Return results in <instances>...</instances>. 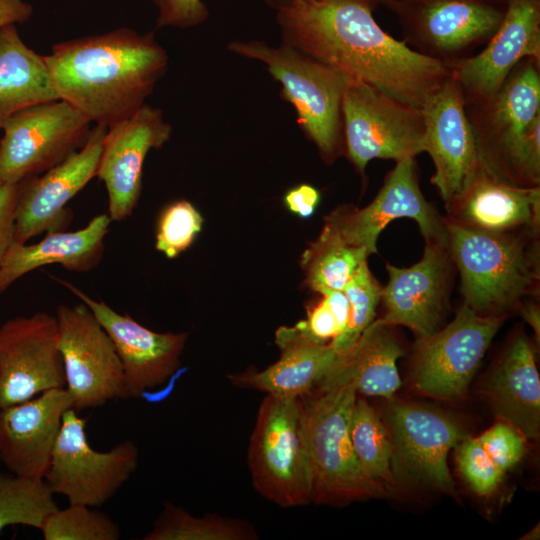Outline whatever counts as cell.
<instances>
[{"instance_id": "1", "label": "cell", "mask_w": 540, "mask_h": 540, "mask_svg": "<svg viewBox=\"0 0 540 540\" xmlns=\"http://www.w3.org/2000/svg\"><path fill=\"white\" fill-rule=\"evenodd\" d=\"M369 0H306L276 11L282 43L417 108L451 75L382 29Z\"/></svg>"}, {"instance_id": "2", "label": "cell", "mask_w": 540, "mask_h": 540, "mask_svg": "<svg viewBox=\"0 0 540 540\" xmlns=\"http://www.w3.org/2000/svg\"><path fill=\"white\" fill-rule=\"evenodd\" d=\"M44 59L57 98L107 126L145 104L169 65L152 32L128 27L56 43Z\"/></svg>"}, {"instance_id": "3", "label": "cell", "mask_w": 540, "mask_h": 540, "mask_svg": "<svg viewBox=\"0 0 540 540\" xmlns=\"http://www.w3.org/2000/svg\"><path fill=\"white\" fill-rule=\"evenodd\" d=\"M465 110L481 166L511 185L540 187V61L522 59L496 93Z\"/></svg>"}, {"instance_id": "4", "label": "cell", "mask_w": 540, "mask_h": 540, "mask_svg": "<svg viewBox=\"0 0 540 540\" xmlns=\"http://www.w3.org/2000/svg\"><path fill=\"white\" fill-rule=\"evenodd\" d=\"M464 304L482 316L506 317L540 289V231L492 233L444 216Z\"/></svg>"}, {"instance_id": "5", "label": "cell", "mask_w": 540, "mask_h": 540, "mask_svg": "<svg viewBox=\"0 0 540 540\" xmlns=\"http://www.w3.org/2000/svg\"><path fill=\"white\" fill-rule=\"evenodd\" d=\"M228 50L262 63L281 84L302 131L328 164L345 154L342 97L346 79L328 65L281 42L231 41Z\"/></svg>"}, {"instance_id": "6", "label": "cell", "mask_w": 540, "mask_h": 540, "mask_svg": "<svg viewBox=\"0 0 540 540\" xmlns=\"http://www.w3.org/2000/svg\"><path fill=\"white\" fill-rule=\"evenodd\" d=\"M356 397L352 384L300 397L315 503L341 504L386 492L363 471L352 446L349 422Z\"/></svg>"}, {"instance_id": "7", "label": "cell", "mask_w": 540, "mask_h": 540, "mask_svg": "<svg viewBox=\"0 0 540 540\" xmlns=\"http://www.w3.org/2000/svg\"><path fill=\"white\" fill-rule=\"evenodd\" d=\"M247 461L253 487L263 498L284 508L311 502L312 477L300 397H264Z\"/></svg>"}, {"instance_id": "8", "label": "cell", "mask_w": 540, "mask_h": 540, "mask_svg": "<svg viewBox=\"0 0 540 540\" xmlns=\"http://www.w3.org/2000/svg\"><path fill=\"white\" fill-rule=\"evenodd\" d=\"M416 52L446 66L482 49L499 29L508 0H381Z\"/></svg>"}, {"instance_id": "9", "label": "cell", "mask_w": 540, "mask_h": 540, "mask_svg": "<svg viewBox=\"0 0 540 540\" xmlns=\"http://www.w3.org/2000/svg\"><path fill=\"white\" fill-rule=\"evenodd\" d=\"M342 119L345 155L360 175L373 159L397 162L423 152L422 108L369 84L346 80Z\"/></svg>"}, {"instance_id": "10", "label": "cell", "mask_w": 540, "mask_h": 540, "mask_svg": "<svg viewBox=\"0 0 540 540\" xmlns=\"http://www.w3.org/2000/svg\"><path fill=\"white\" fill-rule=\"evenodd\" d=\"M139 448L125 440L108 451L88 441L86 419L71 408L64 414L43 480L69 504L101 507L112 499L137 469Z\"/></svg>"}, {"instance_id": "11", "label": "cell", "mask_w": 540, "mask_h": 540, "mask_svg": "<svg viewBox=\"0 0 540 540\" xmlns=\"http://www.w3.org/2000/svg\"><path fill=\"white\" fill-rule=\"evenodd\" d=\"M91 122L57 99L13 114L0 140V183L19 182L46 172L81 149Z\"/></svg>"}, {"instance_id": "12", "label": "cell", "mask_w": 540, "mask_h": 540, "mask_svg": "<svg viewBox=\"0 0 540 540\" xmlns=\"http://www.w3.org/2000/svg\"><path fill=\"white\" fill-rule=\"evenodd\" d=\"M55 316L73 409H96L110 400L129 398L115 346L92 311L82 302L60 304Z\"/></svg>"}, {"instance_id": "13", "label": "cell", "mask_w": 540, "mask_h": 540, "mask_svg": "<svg viewBox=\"0 0 540 540\" xmlns=\"http://www.w3.org/2000/svg\"><path fill=\"white\" fill-rule=\"evenodd\" d=\"M386 425L395 484L428 486L454 494L447 458L466 436L447 415L422 405L389 401Z\"/></svg>"}, {"instance_id": "14", "label": "cell", "mask_w": 540, "mask_h": 540, "mask_svg": "<svg viewBox=\"0 0 540 540\" xmlns=\"http://www.w3.org/2000/svg\"><path fill=\"white\" fill-rule=\"evenodd\" d=\"M505 319L479 315L463 303L446 327L417 339L412 361L416 389L439 399L461 397Z\"/></svg>"}, {"instance_id": "15", "label": "cell", "mask_w": 540, "mask_h": 540, "mask_svg": "<svg viewBox=\"0 0 540 540\" xmlns=\"http://www.w3.org/2000/svg\"><path fill=\"white\" fill-rule=\"evenodd\" d=\"M398 218L415 220L425 242L449 244L444 216L421 192L415 157L396 162L367 206L341 205L324 220L333 224L350 245L371 255L377 253L380 233Z\"/></svg>"}, {"instance_id": "16", "label": "cell", "mask_w": 540, "mask_h": 540, "mask_svg": "<svg viewBox=\"0 0 540 540\" xmlns=\"http://www.w3.org/2000/svg\"><path fill=\"white\" fill-rule=\"evenodd\" d=\"M65 384L56 316L40 311L0 326V409Z\"/></svg>"}, {"instance_id": "17", "label": "cell", "mask_w": 540, "mask_h": 540, "mask_svg": "<svg viewBox=\"0 0 540 540\" xmlns=\"http://www.w3.org/2000/svg\"><path fill=\"white\" fill-rule=\"evenodd\" d=\"M389 275L381 302L385 313L377 320L405 326L423 339L440 329L449 305L456 266L449 244L425 242L421 259L411 267L386 263Z\"/></svg>"}, {"instance_id": "18", "label": "cell", "mask_w": 540, "mask_h": 540, "mask_svg": "<svg viewBox=\"0 0 540 540\" xmlns=\"http://www.w3.org/2000/svg\"><path fill=\"white\" fill-rule=\"evenodd\" d=\"M107 125L96 124L85 145L60 164L17 184L14 242L25 244L43 232L65 230L67 207L97 174Z\"/></svg>"}, {"instance_id": "19", "label": "cell", "mask_w": 540, "mask_h": 540, "mask_svg": "<svg viewBox=\"0 0 540 540\" xmlns=\"http://www.w3.org/2000/svg\"><path fill=\"white\" fill-rule=\"evenodd\" d=\"M171 135L172 126L162 110L147 103L107 126L96 176L105 185L111 221L132 215L142 190L146 156L150 150L161 148Z\"/></svg>"}, {"instance_id": "20", "label": "cell", "mask_w": 540, "mask_h": 540, "mask_svg": "<svg viewBox=\"0 0 540 540\" xmlns=\"http://www.w3.org/2000/svg\"><path fill=\"white\" fill-rule=\"evenodd\" d=\"M51 277L84 303L110 336L122 364L129 398H139L177 372L187 333L152 331L104 301L90 297L74 284Z\"/></svg>"}, {"instance_id": "21", "label": "cell", "mask_w": 540, "mask_h": 540, "mask_svg": "<svg viewBox=\"0 0 540 540\" xmlns=\"http://www.w3.org/2000/svg\"><path fill=\"white\" fill-rule=\"evenodd\" d=\"M425 122L423 152L434 164L430 181L444 203L469 184L482 167L460 86L450 77L422 107Z\"/></svg>"}, {"instance_id": "22", "label": "cell", "mask_w": 540, "mask_h": 540, "mask_svg": "<svg viewBox=\"0 0 540 540\" xmlns=\"http://www.w3.org/2000/svg\"><path fill=\"white\" fill-rule=\"evenodd\" d=\"M524 58L540 61V0H508L504 19L489 42L447 67L467 105L496 93Z\"/></svg>"}, {"instance_id": "23", "label": "cell", "mask_w": 540, "mask_h": 540, "mask_svg": "<svg viewBox=\"0 0 540 540\" xmlns=\"http://www.w3.org/2000/svg\"><path fill=\"white\" fill-rule=\"evenodd\" d=\"M73 408L66 388L45 391L0 409V461L18 476L43 479L64 414Z\"/></svg>"}, {"instance_id": "24", "label": "cell", "mask_w": 540, "mask_h": 540, "mask_svg": "<svg viewBox=\"0 0 540 540\" xmlns=\"http://www.w3.org/2000/svg\"><path fill=\"white\" fill-rule=\"evenodd\" d=\"M445 210L447 219L474 230L540 231V187L511 185L481 167Z\"/></svg>"}, {"instance_id": "25", "label": "cell", "mask_w": 540, "mask_h": 540, "mask_svg": "<svg viewBox=\"0 0 540 540\" xmlns=\"http://www.w3.org/2000/svg\"><path fill=\"white\" fill-rule=\"evenodd\" d=\"M495 413L520 430L526 439L540 433V380L535 349L523 334L507 345L482 389Z\"/></svg>"}, {"instance_id": "26", "label": "cell", "mask_w": 540, "mask_h": 540, "mask_svg": "<svg viewBox=\"0 0 540 540\" xmlns=\"http://www.w3.org/2000/svg\"><path fill=\"white\" fill-rule=\"evenodd\" d=\"M111 222L108 214H99L79 230L46 232L35 244L13 241L0 262V293L42 266L59 264L73 272L94 269L103 257L104 239Z\"/></svg>"}, {"instance_id": "27", "label": "cell", "mask_w": 540, "mask_h": 540, "mask_svg": "<svg viewBox=\"0 0 540 540\" xmlns=\"http://www.w3.org/2000/svg\"><path fill=\"white\" fill-rule=\"evenodd\" d=\"M393 327L374 320L350 348L337 354L314 390L352 384L357 394L392 400L401 386L397 360L405 354Z\"/></svg>"}, {"instance_id": "28", "label": "cell", "mask_w": 540, "mask_h": 540, "mask_svg": "<svg viewBox=\"0 0 540 540\" xmlns=\"http://www.w3.org/2000/svg\"><path fill=\"white\" fill-rule=\"evenodd\" d=\"M275 342L280 358L262 371L228 375L236 387L255 389L282 397H302L312 392L338 352L331 343H319L296 325L280 327Z\"/></svg>"}, {"instance_id": "29", "label": "cell", "mask_w": 540, "mask_h": 540, "mask_svg": "<svg viewBox=\"0 0 540 540\" xmlns=\"http://www.w3.org/2000/svg\"><path fill=\"white\" fill-rule=\"evenodd\" d=\"M57 99L44 56L26 45L16 24L0 27V129L16 112Z\"/></svg>"}, {"instance_id": "30", "label": "cell", "mask_w": 540, "mask_h": 540, "mask_svg": "<svg viewBox=\"0 0 540 540\" xmlns=\"http://www.w3.org/2000/svg\"><path fill=\"white\" fill-rule=\"evenodd\" d=\"M369 253L350 245L337 228L324 220L321 233L304 251L301 266L308 286L322 294L343 290Z\"/></svg>"}, {"instance_id": "31", "label": "cell", "mask_w": 540, "mask_h": 540, "mask_svg": "<svg viewBox=\"0 0 540 540\" xmlns=\"http://www.w3.org/2000/svg\"><path fill=\"white\" fill-rule=\"evenodd\" d=\"M258 534L247 521L207 513L196 517L166 502L143 540H254Z\"/></svg>"}, {"instance_id": "32", "label": "cell", "mask_w": 540, "mask_h": 540, "mask_svg": "<svg viewBox=\"0 0 540 540\" xmlns=\"http://www.w3.org/2000/svg\"><path fill=\"white\" fill-rule=\"evenodd\" d=\"M349 433L363 471L385 489L395 486L390 468L391 442L387 425L362 398L356 397L352 407Z\"/></svg>"}, {"instance_id": "33", "label": "cell", "mask_w": 540, "mask_h": 540, "mask_svg": "<svg viewBox=\"0 0 540 540\" xmlns=\"http://www.w3.org/2000/svg\"><path fill=\"white\" fill-rule=\"evenodd\" d=\"M56 509L54 494L43 479L0 471V534L14 525L40 530Z\"/></svg>"}, {"instance_id": "34", "label": "cell", "mask_w": 540, "mask_h": 540, "mask_svg": "<svg viewBox=\"0 0 540 540\" xmlns=\"http://www.w3.org/2000/svg\"><path fill=\"white\" fill-rule=\"evenodd\" d=\"M45 540H118L119 525L106 513L83 504L51 512L40 529Z\"/></svg>"}, {"instance_id": "35", "label": "cell", "mask_w": 540, "mask_h": 540, "mask_svg": "<svg viewBox=\"0 0 540 540\" xmlns=\"http://www.w3.org/2000/svg\"><path fill=\"white\" fill-rule=\"evenodd\" d=\"M343 291L349 301L350 318L344 332L330 342L338 353L350 348L375 320L383 286L371 273L366 260L358 267Z\"/></svg>"}, {"instance_id": "36", "label": "cell", "mask_w": 540, "mask_h": 540, "mask_svg": "<svg viewBox=\"0 0 540 540\" xmlns=\"http://www.w3.org/2000/svg\"><path fill=\"white\" fill-rule=\"evenodd\" d=\"M203 218L187 200L167 205L156 227V249L173 259L188 249L201 231Z\"/></svg>"}, {"instance_id": "37", "label": "cell", "mask_w": 540, "mask_h": 540, "mask_svg": "<svg viewBox=\"0 0 540 540\" xmlns=\"http://www.w3.org/2000/svg\"><path fill=\"white\" fill-rule=\"evenodd\" d=\"M321 295L322 300L296 326L312 340L330 343L347 328L350 305L343 290L326 291Z\"/></svg>"}, {"instance_id": "38", "label": "cell", "mask_w": 540, "mask_h": 540, "mask_svg": "<svg viewBox=\"0 0 540 540\" xmlns=\"http://www.w3.org/2000/svg\"><path fill=\"white\" fill-rule=\"evenodd\" d=\"M457 448L459 471L470 488L480 496H490L505 474L490 458L477 437L466 436Z\"/></svg>"}, {"instance_id": "39", "label": "cell", "mask_w": 540, "mask_h": 540, "mask_svg": "<svg viewBox=\"0 0 540 540\" xmlns=\"http://www.w3.org/2000/svg\"><path fill=\"white\" fill-rule=\"evenodd\" d=\"M477 438L492 461L504 472L517 465L526 451L524 434L503 420Z\"/></svg>"}, {"instance_id": "40", "label": "cell", "mask_w": 540, "mask_h": 540, "mask_svg": "<svg viewBox=\"0 0 540 540\" xmlns=\"http://www.w3.org/2000/svg\"><path fill=\"white\" fill-rule=\"evenodd\" d=\"M157 8V28L188 29L207 21L209 10L203 0H152Z\"/></svg>"}, {"instance_id": "41", "label": "cell", "mask_w": 540, "mask_h": 540, "mask_svg": "<svg viewBox=\"0 0 540 540\" xmlns=\"http://www.w3.org/2000/svg\"><path fill=\"white\" fill-rule=\"evenodd\" d=\"M17 184L0 183V262L14 241Z\"/></svg>"}, {"instance_id": "42", "label": "cell", "mask_w": 540, "mask_h": 540, "mask_svg": "<svg viewBox=\"0 0 540 540\" xmlns=\"http://www.w3.org/2000/svg\"><path fill=\"white\" fill-rule=\"evenodd\" d=\"M286 207L301 218L310 217L320 202L319 191L308 184H301L289 190L284 196Z\"/></svg>"}, {"instance_id": "43", "label": "cell", "mask_w": 540, "mask_h": 540, "mask_svg": "<svg viewBox=\"0 0 540 540\" xmlns=\"http://www.w3.org/2000/svg\"><path fill=\"white\" fill-rule=\"evenodd\" d=\"M32 13V5L25 0H0V27L25 23L31 18Z\"/></svg>"}, {"instance_id": "44", "label": "cell", "mask_w": 540, "mask_h": 540, "mask_svg": "<svg viewBox=\"0 0 540 540\" xmlns=\"http://www.w3.org/2000/svg\"><path fill=\"white\" fill-rule=\"evenodd\" d=\"M517 311L522 318L532 327L537 343L540 339V309L536 298H529L523 301Z\"/></svg>"}, {"instance_id": "45", "label": "cell", "mask_w": 540, "mask_h": 540, "mask_svg": "<svg viewBox=\"0 0 540 540\" xmlns=\"http://www.w3.org/2000/svg\"><path fill=\"white\" fill-rule=\"evenodd\" d=\"M300 1L306 0H265L267 5L272 7L275 11Z\"/></svg>"}, {"instance_id": "46", "label": "cell", "mask_w": 540, "mask_h": 540, "mask_svg": "<svg viewBox=\"0 0 540 540\" xmlns=\"http://www.w3.org/2000/svg\"><path fill=\"white\" fill-rule=\"evenodd\" d=\"M539 536H540V529H539V525H537V527H534L533 529H531L528 533L524 535V537H521V539H528V540L539 539Z\"/></svg>"}, {"instance_id": "47", "label": "cell", "mask_w": 540, "mask_h": 540, "mask_svg": "<svg viewBox=\"0 0 540 540\" xmlns=\"http://www.w3.org/2000/svg\"><path fill=\"white\" fill-rule=\"evenodd\" d=\"M369 1H372L378 5L381 0H369Z\"/></svg>"}]
</instances>
